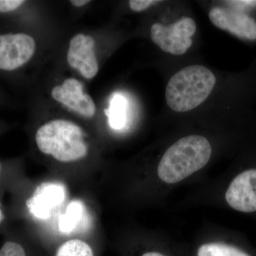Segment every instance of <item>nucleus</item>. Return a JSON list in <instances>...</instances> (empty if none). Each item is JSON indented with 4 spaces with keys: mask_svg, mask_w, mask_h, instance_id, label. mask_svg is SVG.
I'll return each mask as SVG.
<instances>
[{
    "mask_svg": "<svg viewBox=\"0 0 256 256\" xmlns=\"http://www.w3.org/2000/svg\"><path fill=\"white\" fill-rule=\"evenodd\" d=\"M210 156L212 146L206 138L186 136L165 152L158 165V176L165 183L180 182L205 166Z\"/></svg>",
    "mask_w": 256,
    "mask_h": 256,
    "instance_id": "nucleus-1",
    "label": "nucleus"
},
{
    "mask_svg": "<svg viewBox=\"0 0 256 256\" xmlns=\"http://www.w3.org/2000/svg\"><path fill=\"white\" fill-rule=\"evenodd\" d=\"M35 140L42 153L62 162L78 161L88 154L82 128L68 120H52L42 124Z\"/></svg>",
    "mask_w": 256,
    "mask_h": 256,
    "instance_id": "nucleus-2",
    "label": "nucleus"
},
{
    "mask_svg": "<svg viewBox=\"0 0 256 256\" xmlns=\"http://www.w3.org/2000/svg\"><path fill=\"white\" fill-rule=\"evenodd\" d=\"M216 82L214 74L206 67H186L170 78L165 92L166 104L176 112L193 110L206 100Z\"/></svg>",
    "mask_w": 256,
    "mask_h": 256,
    "instance_id": "nucleus-3",
    "label": "nucleus"
},
{
    "mask_svg": "<svg viewBox=\"0 0 256 256\" xmlns=\"http://www.w3.org/2000/svg\"><path fill=\"white\" fill-rule=\"evenodd\" d=\"M196 31V25L190 18H180L166 26L156 23L152 26L151 38L162 50L173 55H182L192 45V37Z\"/></svg>",
    "mask_w": 256,
    "mask_h": 256,
    "instance_id": "nucleus-4",
    "label": "nucleus"
},
{
    "mask_svg": "<svg viewBox=\"0 0 256 256\" xmlns=\"http://www.w3.org/2000/svg\"><path fill=\"white\" fill-rule=\"evenodd\" d=\"M225 200L237 212L256 214V166L246 168L234 176L226 192Z\"/></svg>",
    "mask_w": 256,
    "mask_h": 256,
    "instance_id": "nucleus-5",
    "label": "nucleus"
},
{
    "mask_svg": "<svg viewBox=\"0 0 256 256\" xmlns=\"http://www.w3.org/2000/svg\"><path fill=\"white\" fill-rule=\"evenodd\" d=\"M36 50L34 38L24 33L0 35V70H14L31 60Z\"/></svg>",
    "mask_w": 256,
    "mask_h": 256,
    "instance_id": "nucleus-6",
    "label": "nucleus"
},
{
    "mask_svg": "<svg viewBox=\"0 0 256 256\" xmlns=\"http://www.w3.org/2000/svg\"><path fill=\"white\" fill-rule=\"evenodd\" d=\"M208 16L216 28L240 40L256 42V20L248 12L234 8H214L210 10Z\"/></svg>",
    "mask_w": 256,
    "mask_h": 256,
    "instance_id": "nucleus-7",
    "label": "nucleus"
},
{
    "mask_svg": "<svg viewBox=\"0 0 256 256\" xmlns=\"http://www.w3.org/2000/svg\"><path fill=\"white\" fill-rule=\"evenodd\" d=\"M95 46V40L90 35L82 33L74 35L69 42L67 62L86 79L94 78L98 73Z\"/></svg>",
    "mask_w": 256,
    "mask_h": 256,
    "instance_id": "nucleus-8",
    "label": "nucleus"
},
{
    "mask_svg": "<svg viewBox=\"0 0 256 256\" xmlns=\"http://www.w3.org/2000/svg\"><path fill=\"white\" fill-rule=\"evenodd\" d=\"M52 97L70 110L86 118H92L96 112V106L92 96L84 92V85L78 79L68 78L50 92Z\"/></svg>",
    "mask_w": 256,
    "mask_h": 256,
    "instance_id": "nucleus-9",
    "label": "nucleus"
},
{
    "mask_svg": "<svg viewBox=\"0 0 256 256\" xmlns=\"http://www.w3.org/2000/svg\"><path fill=\"white\" fill-rule=\"evenodd\" d=\"M65 188L57 183H45L35 190L33 195L26 201L30 213L40 220H46L52 210L60 206L65 200Z\"/></svg>",
    "mask_w": 256,
    "mask_h": 256,
    "instance_id": "nucleus-10",
    "label": "nucleus"
},
{
    "mask_svg": "<svg viewBox=\"0 0 256 256\" xmlns=\"http://www.w3.org/2000/svg\"><path fill=\"white\" fill-rule=\"evenodd\" d=\"M86 210L80 201H73L69 204L66 210L60 216L58 228L62 233L70 234L79 227L85 218Z\"/></svg>",
    "mask_w": 256,
    "mask_h": 256,
    "instance_id": "nucleus-11",
    "label": "nucleus"
},
{
    "mask_svg": "<svg viewBox=\"0 0 256 256\" xmlns=\"http://www.w3.org/2000/svg\"><path fill=\"white\" fill-rule=\"evenodd\" d=\"M197 256H252L245 249L223 242L205 244L198 248Z\"/></svg>",
    "mask_w": 256,
    "mask_h": 256,
    "instance_id": "nucleus-12",
    "label": "nucleus"
},
{
    "mask_svg": "<svg viewBox=\"0 0 256 256\" xmlns=\"http://www.w3.org/2000/svg\"><path fill=\"white\" fill-rule=\"evenodd\" d=\"M56 256H94L92 247L80 239H72L64 242Z\"/></svg>",
    "mask_w": 256,
    "mask_h": 256,
    "instance_id": "nucleus-13",
    "label": "nucleus"
},
{
    "mask_svg": "<svg viewBox=\"0 0 256 256\" xmlns=\"http://www.w3.org/2000/svg\"><path fill=\"white\" fill-rule=\"evenodd\" d=\"M126 99L120 95H116L111 102L108 112L109 122L111 127L116 130L124 127L126 122Z\"/></svg>",
    "mask_w": 256,
    "mask_h": 256,
    "instance_id": "nucleus-14",
    "label": "nucleus"
},
{
    "mask_svg": "<svg viewBox=\"0 0 256 256\" xmlns=\"http://www.w3.org/2000/svg\"><path fill=\"white\" fill-rule=\"evenodd\" d=\"M0 256H28V252L21 242L8 240L0 248Z\"/></svg>",
    "mask_w": 256,
    "mask_h": 256,
    "instance_id": "nucleus-15",
    "label": "nucleus"
},
{
    "mask_svg": "<svg viewBox=\"0 0 256 256\" xmlns=\"http://www.w3.org/2000/svg\"><path fill=\"white\" fill-rule=\"evenodd\" d=\"M25 2L23 0H0V12L14 11Z\"/></svg>",
    "mask_w": 256,
    "mask_h": 256,
    "instance_id": "nucleus-16",
    "label": "nucleus"
},
{
    "mask_svg": "<svg viewBox=\"0 0 256 256\" xmlns=\"http://www.w3.org/2000/svg\"><path fill=\"white\" fill-rule=\"evenodd\" d=\"M159 2L154 0H131L129 2L130 8L134 12H142L148 9L151 5Z\"/></svg>",
    "mask_w": 256,
    "mask_h": 256,
    "instance_id": "nucleus-17",
    "label": "nucleus"
},
{
    "mask_svg": "<svg viewBox=\"0 0 256 256\" xmlns=\"http://www.w3.org/2000/svg\"><path fill=\"white\" fill-rule=\"evenodd\" d=\"M90 2V1H89V0H72V1H70L72 4L76 8H82V6H85V5Z\"/></svg>",
    "mask_w": 256,
    "mask_h": 256,
    "instance_id": "nucleus-18",
    "label": "nucleus"
},
{
    "mask_svg": "<svg viewBox=\"0 0 256 256\" xmlns=\"http://www.w3.org/2000/svg\"><path fill=\"white\" fill-rule=\"evenodd\" d=\"M5 220V214L3 210L1 202H0V226L3 224Z\"/></svg>",
    "mask_w": 256,
    "mask_h": 256,
    "instance_id": "nucleus-19",
    "label": "nucleus"
},
{
    "mask_svg": "<svg viewBox=\"0 0 256 256\" xmlns=\"http://www.w3.org/2000/svg\"><path fill=\"white\" fill-rule=\"evenodd\" d=\"M142 256H165L163 254H160L159 252H146V254H143Z\"/></svg>",
    "mask_w": 256,
    "mask_h": 256,
    "instance_id": "nucleus-20",
    "label": "nucleus"
},
{
    "mask_svg": "<svg viewBox=\"0 0 256 256\" xmlns=\"http://www.w3.org/2000/svg\"><path fill=\"white\" fill-rule=\"evenodd\" d=\"M3 165L0 162V178H1L2 175L3 173Z\"/></svg>",
    "mask_w": 256,
    "mask_h": 256,
    "instance_id": "nucleus-21",
    "label": "nucleus"
}]
</instances>
